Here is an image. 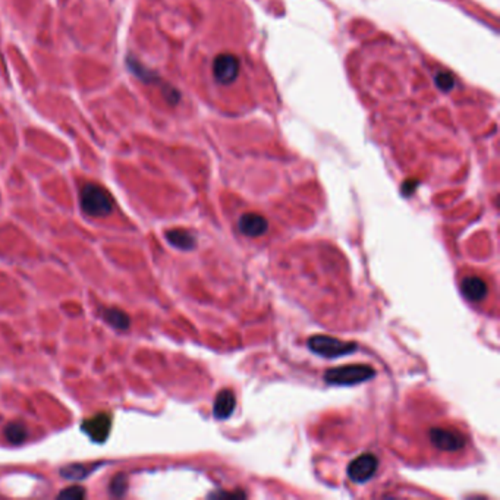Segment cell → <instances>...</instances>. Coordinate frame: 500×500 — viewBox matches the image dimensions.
Wrapping results in <instances>:
<instances>
[{
    "label": "cell",
    "instance_id": "14",
    "mask_svg": "<svg viewBox=\"0 0 500 500\" xmlns=\"http://www.w3.org/2000/svg\"><path fill=\"white\" fill-rule=\"evenodd\" d=\"M93 469H94L93 467L87 468V467H81V465H70V467L63 468L61 473L65 478H82L87 474H90Z\"/></svg>",
    "mask_w": 500,
    "mask_h": 500
},
{
    "label": "cell",
    "instance_id": "3",
    "mask_svg": "<svg viewBox=\"0 0 500 500\" xmlns=\"http://www.w3.org/2000/svg\"><path fill=\"white\" fill-rule=\"evenodd\" d=\"M308 348L324 358H339V356H345L354 354L358 349V345L355 342H345L332 336H323L316 335L308 339L307 342Z\"/></svg>",
    "mask_w": 500,
    "mask_h": 500
},
{
    "label": "cell",
    "instance_id": "11",
    "mask_svg": "<svg viewBox=\"0 0 500 500\" xmlns=\"http://www.w3.org/2000/svg\"><path fill=\"white\" fill-rule=\"evenodd\" d=\"M166 239L170 245L182 251H190L195 247V236L185 229H170L166 232Z\"/></svg>",
    "mask_w": 500,
    "mask_h": 500
},
{
    "label": "cell",
    "instance_id": "7",
    "mask_svg": "<svg viewBox=\"0 0 500 500\" xmlns=\"http://www.w3.org/2000/svg\"><path fill=\"white\" fill-rule=\"evenodd\" d=\"M239 61L232 54H220L213 63V74L218 82L231 84L239 74Z\"/></svg>",
    "mask_w": 500,
    "mask_h": 500
},
{
    "label": "cell",
    "instance_id": "6",
    "mask_svg": "<svg viewBox=\"0 0 500 500\" xmlns=\"http://www.w3.org/2000/svg\"><path fill=\"white\" fill-rule=\"evenodd\" d=\"M82 432L87 434L93 441L103 443L110 434L112 428V416L109 412H98L91 418L85 420L81 425Z\"/></svg>",
    "mask_w": 500,
    "mask_h": 500
},
{
    "label": "cell",
    "instance_id": "10",
    "mask_svg": "<svg viewBox=\"0 0 500 500\" xmlns=\"http://www.w3.org/2000/svg\"><path fill=\"white\" fill-rule=\"evenodd\" d=\"M236 407V396L231 389H223L218 393L213 405V416L218 420L229 418Z\"/></svg>",
    "mask_w": 500,
    "mask_h": 500
},
{
    "label": "cell",
    "instance_id": "4",
    "mask_svg": "<svg viewBox=\"0 0 500 500\" xmlns=\"http://www.w3.org/2000/svg\"><path fill=\"white\" fill-rule=\"evenodd\" d=\"M432 445L441 452H458L465 446V437L458 430H450V428L433 427L428 432Z\"/></svg>",
    "mask_w": 500,
    "mask_h": 500
},
{
    "label": "cell",
    "instance_id": "13",
    "mask_svg": "<svg viewBox=\"0 0 500 500\" xmlns=\"http://www.w3.org/2000/svg\"><path fill=\"white\" fill-rule=\"evenodd\" d=\"M26 436H28L26 427L22 423L13 421V423H9L5 427V437L10 443H15V445H20V443H22L26 439Z\"/></svg>",
    "mask_w": 500,
    "mask_h": 500
},
{
    "label": "cell",
    "instance_id": "2",
    "mask_svg": "<svg viewBox=\"0 0 500 500\" xmlns=\"http://www.w3.org/2000/svg\"><path fill=\"white\" fill-rule=\"evenodd\" d=\"M376 376L374 368L365 364H349L326 371L324 380L327 384L336 386H354L367 381Z\"/></svg>",
    "mask_w": 500,
    "mask_h": 500
},
{
    "label": "cell",
    "instance_id": "9",
    "mask_svg": "<svg viewBox=\"0 0 500 500\" xmlns=\"http://www.w3.org/2000/svg\"><path fill=\"white\" fill-rule=\"evenodd\" d=\"M461 292L471 303H478L487 296L489 287L484 279L478 276H467L461 282Z\"/></svg>",
    "mask_w": 500,
    "mask_h": 500
},
{
    "label": "cell",
    "instance_id": "1",
    "mask_svg": "<svg viewBox=\"0 0 500 500\" xmlns=\"http://www.w3.org/2000/svg\"><path fill=\"white\" fill-rule=\"evenodd\" d=\"M79 203L85 214L91 218H106L113 210L112 195L97 183H85L79 191Z\"/></svg>",
    "mask_w": 500,
    "mask_h": 500
},
{
    "label": "cell",
    "instance_id": "8",
    "mask_svg": "<svg viewBox=\"0 0 500 500\" xmlns=\"http://www.w3.org/2000/svg\"><path fill=\"white\" fill-rule=\"evenodd\" d=\"M238 229L245 236L259 238L267 232L268 222L259 213H245L242 214L238 222Z\"/></svg>",
    "mask_w": 500,
    "mask_h": 500
},
{
    "label": "cell",
    "instance_id": "15",
    "mask_svg": "<svg viewBox=\"0 0 500 500\" xmlns=\"http://www.w3.org/2000/svg\"><path fill=\"white\" fill-rule=\"evenodd\" d=\"M110 492L113 496H122L126 492V480L123 476H116L112 480Z\"/></svg>",
    "mask_w": 500,
    "mask_h": 500
},
{
    "label": "cell",
    "instance_id": "12",
    "mask_svg": "<svg viewBox=\"0 0 500 500\" xmlns=\"http://www.w3.org/2000/svg\"><path fill=\"white\" fill-rule=\"evenodd\" d=\"M100 316H102V319L107 324L118 328V331H126V328L131 324L130 317H128L126 314L119 308H113V307L102 308L100 310Z\"/></svg>",
    "mask_w": 500,
    "mask_h": 500
},
{
    "label": "cell",
    "instance_id": "5",
    "mask_svg": "<svg viewBox=\"0 0 500 500\" xmlns=\"http://www.w3.org/2000/svg\"><path fill=\"white\" fill-rule=\"evenodd\" d=\"M379 469V458L374 453H364L355 458L348 467V477L354 483H367L374 477Z\"/></svg>",
    "mask_w": 500,
    "mask_h": 500
},
{
    "label": "cell",
    "instance_id": "16",
    "mask_svg": "<svg viewBox=\"0 0 500 500\" xmlns=\"http://www.w3.org/2000/svg\"><path fill=\"white\" fill-rule=\"evenodd\" d=\"M59 497L63 499H84L85 497V490H82L81 487H69L66 490H63Z\"/></svg>",
    "mask_w": 500,
    "mask_h": 500
}]
</instances>
